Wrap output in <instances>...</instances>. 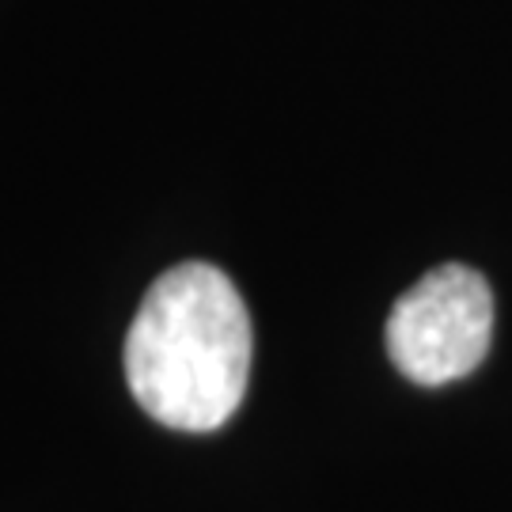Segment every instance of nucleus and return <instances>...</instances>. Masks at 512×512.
Wrapping results in <instances>:
<instances>
[{
  "instance_id": "nucleus-1",
  "label": "nucleus",
  "mask_w": 512,
  "mask_h": 512,
  "mask_svg": "<svg viewBox=\"0 0 512 512\" xmlns=\"http://www.w3.org/2000/svg\"><path fill=\"white\" fill-rule=\"evenodd\" d=\"M251 376V315L232 277L183 262L152 281L126 334V380L148 418L213 433L243 403Z\"/></svg>"
},
{
  "instance_id": "nucleus-2",
  "label": "nucleus",
  "mask_w": 512,
  "mask_h": 512,
  "mask_svg": "<svg viewBox=\"0 0 512 512\" xmlns=\"http://www.w3.org/2000/svg\"><path fill=\"white\" fill-rule=\"evenodd\" d=\"M384 338L406 380L421 387L463 380L486 361L494 338V293L478 270L444 262L395 300Z\"/></svg>"
}]
</instances>
